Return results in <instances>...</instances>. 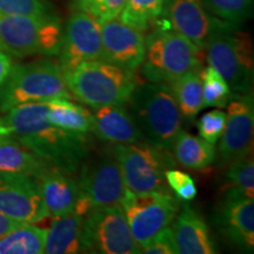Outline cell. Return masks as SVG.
<instances>
[{
	"instance_id": "8d00e7d4",
	"label": "cell",
	"mask_w": 254,
	"mask_h": 254,
	"mask_svg": "<svg viewBox=\"0 0 254 254\" xmlns=\"http://www.w3.org/2000/svg\"><path fill=\"white\" fill-rule=\"evenodd\" d=\"M196 193H198V190H196V186H195V183L194 180L193 182H190L187 184L183 187V189H180L178 192L176 193L178 198L180 200H183V201H190V200H193L196 196Z\"/></svg>"
},
{
	"instance_id": "f35d334b",
	"label": "cell",
	"mask_w": 254,
	"mask_h": 254,
	"mask_svg": "<svg viewBox=\"0 0 254 254\" xmlns=\"http://www.w3.org/2000/svg\"><path fill=\"white\" fill-rule=\"evenodd\" d=\"M9 136H12L11 128L6 125L2 117H0V141L4 140L6 138H9Z\"/></svg>"
},
{
	"instance_id": "f546056e",
	"label": "cell",
	"mask_w": 254,
	"mask_h": 254,
	"mask_svg": "<svg viewBox=\"0 0 254 254\" xmlns=\"http://www.w3.org/2000/svg\"><path fill=\"white\" fill-rule=\"evenodd\" d=\"M226 178L230 189L237 190L244 194L254 196V161L253 153L238 159L228 165Z\"/></svg>"
},
{
	"instance_id": "4dcf8cb0",
	"label": "cell",
	"mask_w": 254,
	"mask_h": 254,
	"mask_svg": "<svg viewBox=\"0 0 254 254\" xmlns=\"http://www.w3.org/2000/svg\"><path fill=\"white\" fill-rule=\"evenodd\" d=\"M74 2L77 9L91 14L99 23L119 18L126 5V0H75Z\"/></svg>"
},
{
	"instance_id": "d6986e66",
	"label": "cell",
	"mask_w": 254,
	"mask_h": 254,
	"mask_svg": "<svg viewBox=\"0 0 254 254\" xmlns=\"http://www.w3.org/2000/svg\"><path fill=\"white\" fill-rule=\"evenodd\" d=\"M93 132L101 140L112 144H132L144 139L132 113L123 105L93 107Z\"/></svg>"
},
{
	"instance_id": "d6a6232c",
	"label": "cell",
	"mask_w": 254,
	"mask_h": 254,
	"mask_svg": "<svg viewBox=\"0 0 254 254\" xmlns=\"http://www.w3.org/2000/svg\"><path fill=\"white\" fill-rule=\"evenodd\" d=\"M225 123H226V113L221 110H212L205 113L198 122V131L200 138H202L209 144L214 145L222 134Z\"/></svg>"
},
{
	"instance_id": "4316f807",
	"label": "cell",
	"mask_w": 254,
	"mask_h": 254,
	"mask_svg": "<svg viewBox=\"0 0 254 254\" xmlns=\"http://www.w3.org/2000/svg\"><path fill=\"white\" fill-rule=\"evenodd\" d=\"M166 0H126L119 19L139 31L148 30L160 18Z\"/></svg>"
},
{
	"instance_id": "7402d4cb",
	"label": "cell",
	"mask_w": 254,
	"mask_h": 254,
	"mask_svg": "<svg viewBox=\"0 0 254 254\" xmlns=\"http://www.w3.org/2000/svg\"><path fill=\"white\" fill-rule=\"evenodd\" d=\"M52 165L9 136L0 141V173L25 174L38 179Z\"/></svg>"
},
{
	"instance_id": "603a6c76",
	"label": "cell",
	"mask_w": 254,
	"mask_h": 254,
	"mask_svg": "<svg viewBox=\"0 0 254 254\" xmlns=\"http://www.w3.org/2000/svg\"><path fill=\"white\" fill-rule=\"evenodd\" d=\"M172 150L177 163L190 170H204L217 157L213 145L182 129L174 139Z\"/></svg>"
},
{
	"instance_id": "5b68a950",
	"label": "cell",
	"mask_w": 254,
	"mask_h": 254,
	"mask_svg": "<svg viewBox=\"0 0 254 254\" xmlns=\"http://www.w3.org/2000/svg\"><path fill=\"white\" fill-rule=\"evenodd\" d=\"M72 98L59 63L45 59L14 64L7 80L0 86V111L6 113L23 104Z\"/></svg>"
},
{
	"instance_id": "2e32d148",
	"label": "cell",
	"mask_w": 254,
	"mask_h": 254,
	"mask_svg": "<svg viewBox=\"0 0 254 254\" xmlns=\"http://www.w3.org/2000/svg\"><path fill=\"white\" fill-rule=\"evenodd\" d=\"M100 25L101 60L129 71L140 67L145 58L144 32L123 23L119 18Z\"/></svg>"
},
{
	"instance_id": "836d02e7",
	"label": "cell",
	"mask_w": 254,
	"mask_h": 254,
	"mask_svg": "<svg viewBox=\"0 0 254 254\" xmlns=\"http://www.w3.org/2000/svg\"><path fill=\"white\" fill-rule=\"evenodd\" d=\"M140 253L146 254H178L176 239L172 227L167 226L152 238L147 245L140 249Z\"/></svg>"
},
{
	"instance_id": "ac0fdd59",
	"label": "cell",
	"mask_w": 254,
	"mask_h": 254,
	"mask_svg": "<svg viewBox=\"0 0 254 254\" xmlns=\"http://www.w3.org/2000/svg\"><path fill=\"white\" fill-rule=\"evenodd\" d=\"M37 180L50 217H60L71 212L85 217L93 207L81 193L77 180L59 168L51 167Z\"/></svg>"
},
{
	"instance_id": "277c9868",
	"label": "cell",
	"mask_w": 254,
	"mask_h": 254,
	"mask_svg": "<svg viewBox=\"0 0 254 254\" xmlns=\"http://www.w3.org/2000/svg\"><path fill=\"white\" fill-rule=\"evenodd\" d=\"M202 50L179 32L159 25L145 38L142 74L150 82L176 80L189 72L199 71Z\"/></svg>"
},
{
	"instance_id": "9a60e30c",
	"label": "cell",
	"mask_w": 254,
	"mask_h": 254,
	"mask_svg": "<svg viewBox=\"0 0 254 254\" xmlns=\"http://www.w3.org/2000/svg\"><path fill=\"white\" fill-rule=\"evenodd\" d=\"M63 72H68L82 63L101 60V25L91 14L75 11L63 31L58 53Z\"/></svg>"
},
{
	"instance_id": "484cf974",
	"label": "cell",
	"mask_w": 254,
	"mask_h": 254,
	"mask_svg": "<svg viewBox=\"0 0 254 254\" xmlns=\"http://www.w3.org/2000/svg\"><path fill=\"white\" fill-rule=\"evenodd\" d=\"M46 228L23 222L0 237V254H43Z\"/></svg>"
},
{
	"instance_id": "ffe728a7",
	"label": "cell",
	"mask_w": 254,
	"mask_h": 254,
	"mask_svg": "<svg viewBox=\"0 0 254 254\" xmlns=\"http://www.w3.org/2000/svg\"><path fill=\"white\" fill-rule=\"evenodd\" d=\"M172 231L178 253L180 254H214L218 253L214 240L204 219L198 212L185 204L177 215Z\"/></svg>"
},
{
	"instance_id": "4fadbf2b",
	"label": "cell",
	"mask_w": 254,
	"mask_h": 254,
	"mask_svg": "<svg viewBox=\"0 0 254 254\" xmlns=\"http://www.w3.org/2000/svg\"><path fill=\"white\" fill-rule=\"evenodd\" d=\"M254 105L252 92L236 94L227 104L226 123L218 147V164L230 165L252 153Z\"/></svg>"
},
{
	"instance_id": "6da1fadb",
	"label": "cell",
	"mask_w": 254,
	"mask_h": 254,
	"mask_svg": "<svg viewBox=\"0 0 254 254\" xmlns=\"http://www.w3.org/2000/svg\"><path fill=\"white\" fill-rule=\"evenodd\" d=\"M45 103H28L15 106L2 117L15 140L38 157L73 174L91 153L87 134L64 129L50 123Z\"/></svg>"
},
{
	"instance_id": "ba28073f",
	"label": "cell",
	"mask_w": 254,
	"mask_h": 254,
	"mask_svg": "<svg viewBox=\"0 0 254 254\" xmlns=\"http://www.w3.org/2000/svg\"><path fill=\"white\" fill-rule=\"evenodd\" d=\"M211 67L220 73L236 94L251 92L253 84L254 53L252 38L238 28L214 37L205 47Z\"/></svg>"
},
{
	"instance_id": "52a82bcc",
	"label": "cell",
	"mask_w": 254,
	"mask_h": 254,
	"mask_svg": "<svg viewBox=\"0 0 254 254\" xmlns=\"http://www.w3.org/2000/svg\"><path fill=\"white\" fill-rule=\"evenodd\" d=\"M126 189L134 194L168 192L165 173L176 166V159L168 150L157 147L142 139L132 144H114Z\"/></svg>"
},
{
	"instance_id": "d590c367",
	"label": "cell",
	"mask_w": 254,
	"mask_h": 254,
	"mask_svg": "<svg viewBox=\"0 0 254 254\" xmlns=\"http://www.w3.org/2000/svg\"><path fill=\"white\" fill-rule=\"evenodd\" d=\"M14 63L12 60V56L0 50V86L7 80L9 73L13 68Z\"/></svg>"
},
{
	"instance_id": "8992f818",
	"label": "cell",
	"mask_w": 254,
	"mask_h": 254,
	"mask_svg": "<svg viewBox=\"0 0 254 254\" xmlns=\"http://www.w3.org/2000/svg\"><path fill=\"white\" fill-rule=\"evenodd\" d=\"M62 39V20L53 12L0 15V50L9 56H58Z\"/></svg>"
},
{
	"instance_id": "d4e9b609",
	"label": "cell",
	"mask_w": 254,
	"mask_h": 254,
	"mask_svg": "<svg viewBox=\"0 0 254 254\" xmlns=\"http://www.w3.org/2000/svg\"><path fill=\"white\" fill-rule=\"evenodd\" d=\"M168 86L172 91L183 118L192 122L200 111L205 109L202 81L199 71L186 73L176 80L168 82Z\"/></svg>"
},
{
	"instance_id": "e575fe53",
	"label": "cell",
	"mask_w": 254,
	"mask_h": 254,
	"mask_svg": "<svg viewBox=\"0 0 254 254\" xmlns=\"http://www.w3.org/2000/svg\"><path fill=\"white\" fill-rule=\"evenodd\" d=\"M165 178H166V183L168 187L173 190V192H178L180 189H183L184 186L187 185V184L193 182V178L185 172H182L179 170H173V168H170V170L166 171L165 173Z\"/></svg>"
},
{
	"instance_id": "5bb4252c",
	"label": "cell",
	"mask_w": 254,
	"mask_h": 254,
	"mask_svg": "<svg viewBox=\"0 0 254 254\" xmlns=\"http://www.w3.org/2000/svg\"><path fill=\"white\" fill-rule=\"evenodd\" d=\"M0 212L26 224L50 217L38 180L17 173H0Z\"/></svg>"
},
{
	"instance_id": "7a4b0ae2",
	"label": "cell",
	"mask_w": 254,
	"mask_h": 254,
	"mask_svg": "<svg viewBox=\"0 0 254 254\" xmlns=\"http://www.w3.org/2000/svg\"><path fill=\"white\" fill-rule=\"evenodd\" d=\"M129 109L146 141L164 150H172L182 129L183 116L166 82L136 86L129 98Z\"/></svg>"
},
{
	"instance_id": "9c48e42d",
	"label": "cell",
	"mask_w": 254,
	"mask_h": 254,
	"mask_svg": "<svg viewBox=\"0 0 254 254\" xmlns=\"http://www.w3.org/2000/svg\"><path fill=\"white\" fill-rule=\"evenodd\" d=\"M81 245L84 253H140L120 204L94 206L87 212L82 221Z\"/></svg>"
},
{
	"instance_id": "8fae6325",
	"label": "cell",
	"mask_w": 254,
	"mask_h": 254,
	"mask_svg": "<svg viewBox=\"0 0 254 254\" xmlns=\"http://www.w3.org/2000/svg\"><path fill=\"white\" fill-rule=\"evenodd\" d=\"M160 17L155 24L179 32L202 51L214 37L239 27L212 14L202 0H166Z\"/></svg>"
},
{
	"instance_id": "1f68e13d",
	"label": "cell",
	"mask_w": 254,
	"mask_h": 254,
	"mask_svg": "<svg viewBox=\"0 0 254 254\" xmlns=\"http://www.w3.org/2000/svg\"><path fill=\"white\" fill-rule=\"evenodd\" d=\"M52 13L49 0H0V15Z\"/></svg>"
},
{
	"instance_id": "83f0119b",
	"label": "cell",
	"mask_w": 254,
	"mask_h": 254,
	"mask_svg": "<svg viewBox=\"0 0 254 254\" xmlns=\"http://www.w3.org/2000/svg\"><path fill=\"white\" fill-rule=\"evenodd\" d=\"M200 77L202 81L204 107H225L236 95L224 77L211 66L202 69Z\"/></svg>"
},
{
	"instance_id": "44dd1931",
	"label": "cell",
	"mask_w": 254,
	"mask_h": 254,
	"mask_svg": "<svg viewBox=\"0 0 254 254\" xmlns=\"http://www.w3.org/2000/svg\"><path fill=\"white\" fill-rule=\"evenodd\" d=\"M82 221H84V215L77 212L55 217L51 227L47 230L44 253H84L81 245Z\"/></svg>"
},
{
	"instance_id": "7c38bea8",
	"label": "cell",
	"mask_w": 254,
	"mask_h": 254,
	"mask_svg": "<svg viewBox=\"0 0 254 254\" xmlns=\"http://www.w3.org/2000/svg\"><path fill=\"white\" fill-rule=\"evenodd\" d=\"M78 171V185L93 207L120 204L126 186L112 150L92 158L88 155Z\"/></svg>"
},
{
	"instance_id": "e0dca14e",
	"label": "cell",
	"mask_w": 254,
	"mask_h": 254,
	"mask_svg": "<svg viewBox=\"0 0 254 254\" xmlns=\"http://www.w3.org/2000/svg\"><path fill=\"white\" fill-rule=\"evenodd\" d=\"M215 224L232 245L246 252H253V198H250L237 190L228 189L215 212Z\"/></svg>"
},
{
	"instance_id": "30bf717a",
	"label": "cell",
	"mask_w": 254,
	"mask_h": 254,
	"mask_svg": "<svg viewBox=\"0 0 254 254\" xmlns=\"http://www.w3.org/2000/svg\"><path fill=\"white\" fill-rule=\"evenodd\" d=\"M120 205L132 236L141 249L155 234L170 226L180 209V199L171 190L134 194L126 189Z\"/></svg>"
},
{
	"instance_id": "cb8c5ba5",
	"label": "cell",
	"mask_w": 254,
	"mask_h": 254,
	"mask_svg": "<svg viewBox=\"0 0 254 254\" xmlns=\"http://www.w3.org/2000/svg\"><path fill=\"white\" fill-rule=\"evenodd\" d=\"M46 117L50 123L72 132H93V113L80 105L72 103L71 99H53L45 101Z\"/></svg>"
},
{
	"instance_id": "f1b7e54d",
	"label": "cell",
	"mask_w": 254,
	"mask_h": 254,
	"mask_svg": "<svg viewBox=\"0 0 254 254\" xmlns=\"http://www.w3.org/2000/svg\"><path fill=\"white\" fill-rule=\"evenodd\" d=\"M202 2L215 17L238 26L252 15L253 0H202Z\"/></svg>"
},
{
	"instance_id": "3957f363",
	"label": "cell",
	"mask_w": 254,
	"mask_h": 254,
	"mask_svg": "<svg viewBox=\"0 0 254 254\" xmlns=\"http://www.w3.org/2000/svg\"><path fill=\"white\" fill-rule=\"evenodd\" d=\"M72 97L91 107L124 105L138 86L134 71L94 60L63 72Z\"/></svg>"
},
{
	"instance_id": "74e56055",
	"label": "cell",
	"mask_w": 254,
	"mask_h": 254,
	"mask_svg": "<svg viewBox=\"0 0 254 254\" xmlns=\"http://www.w3.org/2000/svg\"><path fill=\"white\" fill-rule=\"evenodd\" d=\"M20 224H23V222L14 220V219L9 218L0 212V237H2L4 234H6L11 230H13L14 227L19 226Z\"/></svg>"
}]
</instances>
